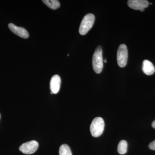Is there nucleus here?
<instances>
[{
	"label": "nucleus",
	"mask_w": 155,
	"mask_h": 155,
	"mask_svg": "<svg viewBox=\"0 0 155 155\" xmlns=\"http://www.w3.org/2000/svg\"><path fill=\"white\" fill-rule=\"evenodd\" d=\"M128 52L127 46L125 44L119 46L117 54V61L118 65L120 67H124L127 64Z\"/></svg>",
	"instance_id": "obj_4"
},
{
	"label": "nucleus",
	"mask_w": 155,
	"mask_h": 155,
	"mask_svg": "<svg viewBox=\"0 0 155 155\" xmlns=\"http://www.w3.org/2000/svg\"><path fill=\"white\" fill-rule=\"evenodd\" d=\"M152 127L155 129V120L152 122Z\"/></svg>",
	"instance_id": "obj_14"
},
{
	"label": "nucleus",
	"mask_w": 155,
	"mask_h": 155,
	"mask_svg": "<svg viewBox=\"0 0 155 155\" xmlns=\"http://www.w3.org/2000/svg\"><path fill=\"white\" fill-rule=\"evenodd\" d=\"M59 155H72L71 150L68 145L64 144L60 147Z\"/></svg>",
	"instance_id": "obj_12"
},
{
	"label": "nucleus",
	"mask_w": 155,
	"mask_h": 155,
	"mask_svg": "<svg viewBox=\"0 0 155 155\" xmlns=\"http://www.w3.org/2000/svg\"><path fill=\"white\" fill-rule=\"evenodd\" d=\"M127 143L125 140H122L119 143L118 147V151L120 154H125L127 152Z\"/></svg>",
	"instance_id": "obj_11"
},
{
	"label": "nucleus",
	"mask_w": 155,
	"mask_h": 155,
	"mask_svg": "<svg viewBox=\"0 0 155 155\" xmlns=\"http://www.w3.org/2000/svg\"><path fill=\"white\" fill-rule=\"evenodd\" d=\"M8 27L12 32L20 37L26 39L29 37L28 31L23 27H18L13 23H10Z\"/></svg>",
	"instance_id": "obj_7"
},
{
	"label": "nucleus",
	"mask_w": 155,
	"mask_h": 155,
	"mask_svg": "<svg viewBox=\"0 0 155 155\" xmlns=\"http://www.w3.org/2000/svg\"><path fill=\"white\" fill-rule=\"evenodd\" d=\"M38 147V143L35 140L27 142L21 145L19 150L25 154H31L36 151Z\"/></svg>",
	"instance_id": "obj_5"
},
{
	"label": "nucleus",
	"mask_w": 155,
	"mask_h": 155,
	"mask_svg": "<svg viewBox=\"0 0 155 155\" xmlns=\"http://www.w3.org/2000/svg\"><path fill=\"white\" fill-rule=\"evenodd\" d=\"M104 126V121L101 117H98L94 118L90 126L91 135L94 137L100 136L103 133Z\"/></svg>",
	"instance_id": "obj_2"
},
{
	"label": "nucleus",
	"mask_w": 155,
	"mask_h": 155,
	"mask_svg": "<svg viewBox=\"0 0 155 155\" xmlns=\"http://www.w3.org/2000/svg\"><path fill=\"white\" fill-rule=\"evenodd\" d=\"M127 5L130 8L143 12L148 7L149 4L146 0H129L127 2Z\"/></svg>",
	"instance_id": "obj_6"
},
{
	"label": "nucleus",
	"mask_w": 155,
	"mask_h": 155,
	"mask_svg": "<svg viewBox=\"0 0 155 155\" xmlns=\"http://www.w3.org/2000/svg\"><path fill=\"white\" fill-rule=\"evenodd\" d=\"M67 56H69V54H68V55H67Z\"/></svg>",
	"instance_id": "obj_16"
},
{
	"label": "nucleus",
	"mask_w": 155,
	"mask_h": 155,
	"mask_svg": "<svg viewBox=\"0 0 155 155\" xmlns=\"http://www.w3.org/2000/svg\"><path fill=\"white\" fill-rule=\"evenodd\" d=\"M102 49L101 46H98L96 49L92 59L93 68L94 72L97 74L101 73L103 68Z\"/></svg>",
	"instance_id": "obj_1"
},
{
	"label": "nucleus",
	"mask_w": 155,
	"mask_h": 155,
	"mask_svg": "<svg viewBox=\"0 0 155 155\" xmlns=\"http://www.w3.org/2000/svg\"><path fill=\"white\" fill-rule=\"evenodd\" d=\"M61 84V78L59 75H54L50 81L51 94H57L59 92Z\"/></svg>",
	"instance_id": "obj_8"
},
{
	"label": "nucleus",
	"mask_w": 155,
	"mask_h": 155,
	"mask_svg": "<svg viewBox=\"0 0 155 155\" xmlns=\"http://www.w3.org/2000/svg\"><path fill=\"white\" fill-rule=\"evenodd\" d=\"M104 63H107V61L106 60H104Z\"/></svg>",
	"instance_id": "obj_15"
},
{
	"label": "nucleus",
	"mask_w": 155,
	"mask_h": 155,
	"mask_svg": "<svg viewBox=\"0 0 155 155\" xmlns=\"http://www.w3.org/2000/svg\"><path fill=\"white\" fill-rule=\"evenodd\" d=\"M142 69L143 72L147 75H153L155 72L154 66L150 61L147 60L143 61Z\"/></svg>",
	"instance_id": "obj_9"
},
{
	"label": "nucleus",
	"mask_w": 155,
	"mask_h": 155,
	"mask_svg": "<svg viewBox=\"0 0 155 155\" xmlns=\"http://www.w3.org/2000/svg\"><path fill=\"white\" fill-rule=\"evenodd\" d=\"M149 147L150 150H155V140L150 143L149 145Z\"/></svg>",
	"instance_id": "obj_13"
},
{
	"label": "nucleus",
	"mask_w": 155,
	"mask_h": 155,
	"mask_svg": "<svg viewBox=\"0 0 155 155\" xmlns=\"http://www.w3.org/2000/svg\"><path fill=\"white\" fill-rule=\"evenodd\" d=\"M95 17L94 14H88L85 15L81 23L79 32L81 35H85L91 29L94 25Z\"/></svg>",
	"instance_id": "obj_3"
},
{
	"label": "nucleus",
	"mask_w": 155,
	"mask_h": 155,
	"mask_svg": "<svg viewBox=\"0 0 155 155\" xmlns=\"http://www.w3.org/2000/svg\"><path fill=\"white\" fill-rule=\"evenodd\" d=\"M43 2L50 9L56 10L60 8V2L57 0H43Z\"/></svg>",
	"instance_id": "obj_10"
}]
</instances>
